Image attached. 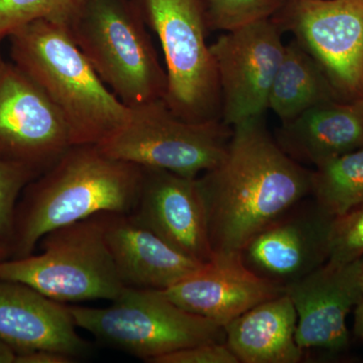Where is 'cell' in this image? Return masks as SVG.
Here are the masks:
<instances>
[{
  "label": "cell",
  "instance_id": "cell-12",
  "mask_svg": "<svg viewBox=\"0 0 363 363\" xmlns=\"http://www.w3.org/2000/svg\"><path fill=\"white\" fill-rule=\"evenodd\" d=\"M334 218L302 200L255 234L241 259L262 278L288 286L327 262Z\"/></svg>",
  "mask_w": 363,
  "mask_h": 363
},
{
  "label": "cell",
  "instance_id": "cell-25",
  "mask_svg": "<svg viewBox=\"0 0 363 363\" xmlns=\"http://www.w3.org/2000/svg\"><path fill=\"white\" fill-rule=\"evenodd\" d=\"M38 177L23 167L0 160V242L11 247L16 219V200Z\"/></svg>",
  "mask_w": 363,
  "mask_h": 363
},
{
  "label": "cell",
  "instance_id": "cell-1",
  "mask_svg": "<svg viewBox=\"0 0 363 363\" xmlns=\"http://www.w3.org/2000/svg\"><path fill=\"white\" fill-rule=\"evenodd\" d=\"M311 176L272 138L264 117L233 126L220 161L197 178L214 255H240L255 234L311 194Z\"/></svg>",
  "mask_w": 363,
  "mask_h": 363
},
{
  "label": "cell",
  "instance_id": "cell-22",
  "mask_svg": "<svg viewBox=\"0 0 363 363\" xmlns=\"http://www.w3.org/2000/svg\"><path fill=\"white\" fill-rule=\"evenodd\" d=\"M86 0H0V42L21 26L45 21L69 28Z\"/></svg>",
  "mask_w": 363,
  "mask_h": 363
},
{
  "label": "cell",
  "instance_id": "cell-30",
  "mask_svg": "<svg viewBox=\"0 0 363 363\" xmlns=\"http://www.w3.org/2000/svg\"><path fill=\"white\" fill-rule=\"evenodd\" d=\"M9 257H11V247L6 242H0V262L9 259Z\"/></svg>",
  "mask_w": 363,
  "mask_h": 363
},
{
  "label": "cell",
  "instance_id": "cell-24",
  "mask_svg": "<svg viewBox=\"0 0 363 363\" xmlns=\"http://www.w3.org/2000/svg\"><path fill=\"white\" fill-rule=\"evenodd\" d=\"M363 257V204L335 217L327 262L343 264Z\"/></svg>",
  "mask_w": 363,
  "mask_h": 363
},
{
  "label": "cell",
  "instance_id": "cell-7",
  "mask_svg": "<svg viewBox=\"0 0 363 363\" xmlns=\"http://www.w3.org/2000/svg\"><path fill=\"white\" fill-rule=\"evenodd\" d=\"M133 2L161 42L169 108L191 123L221 121L220 87L200 0Z\"/></svg>",
  "mask_w": 363,
  "mask_h": 363
},
{
  "label": "cell",
  "instance_id": "cell-15",
  "mask_svg": "<svg viewBox=\"0 0 363 363\" xmlns=\"http://www.w3.org/2000/svg\"><path fill=\"white\" fill-rule=\"evenodd\" d=\"M177 305L224 327L255 306L285 293V286L262 278L240 255H214L199 269L161 291Z\"/></svg>",
  "mask_w": 363,
  "mask_h": 363
},
{
  "label": "cell",
  "instance_id": "cell-32",
  "mask_svg": "<svg viewBox=\"0 0 363 363\" xmlns=\"http://www.w3.org/2000/svg\"><path fill=\"white\" fill-rule=\"evenodd\" d=\"M362 297H363V281H362ZM363 302V301H362Z\"/></svg>",
  "mask_w": 363,
  "mask_h": 363
},
{
  "label": "cell",
  "instance_id": "cell-28",
  "mask_svg": "<svg viewBox=\"0 0 363 363\" xmlns=\"http://www.w3.org/2000/svg\"><path fill=\"white\" fill-rule=\"evenodd\" d=\"M16 357V353L0 340V363H14Z\"/></svg>",
  "mask_w": 363,
  "mask_h": 363
},
{
  "label": "cell",
  "instance_id": "cell-10",
  "mask_svg": "<svg viewBox=\"0 0 363 363\" xmlns=\"http://www.w3.org/2000/svg\"><path fill=\"white\" fill-rule=\"evenodd\" d=\"M71 130L45 91L16 64L0 66V160L40 177L70 149Z\"/></svg>",
  "mask_w": 363,
  "mask_h": 363
},
{
  "label": "cell",
  "instance_id": "cell-6",
  "mask_svg": "<svg viewBox=\"0 0 363 363\" xmlns=\"http://www.w3.org/2000/svg\"><path fill=\"white\" fill-rule=\"evenodd\" d=\"M105 308L69 307L76 326L145 362L199 344L225 342L223 327L177 305L161 291L125 286Z\"/></svg>",
  "mask_w": 363,
  "mask_h": 363
},
{
  "label": "cell",
  "instance_id": "cell-11",
  "mask_svg": "<svg viewBox=\"0 0 363 363\" xmlns=\"http://www.w3.org/2000/svg\"><path fill=\"white\" fill-rule=\"evenodd\" d=\"M283 30L272 18L220 35L210 45L221 94V121L238 125L264 116L283 59Z\"/></svg>",
  "mask_w": 363,
  "mask_h": 363
},
{
  "label": "cell",
  "instance_id": "cell-23",
  "mask_svg": "<svg viewBox=\"0 0 363 363\" xmlns=\"http://www.w3.org/2000/svg\"><path fill=\"white\" fill-rule=\"evenodd\" d=\"M285 0H200L208 30L231 32L272 18Z\"/></svg>",
  "mask_w": 363,
  "mask_h": 363
},
{
  "label": "cell",
  "instance_id": "cell-8",
  "mask_svg": "<svg viewBox=\"0 0 363 363\" xmlns=\"http://www.w3.org/2000/svg\"><path fill=\"white\" fill-rule=\"evenodd\" d=\"M231 133L221 121H185L159 99L131 108L128 123L96 145L119 161L198 178L220 161Z\"/></svg>",
  "mask_w": 363,
  "mask_h": 363
},
{
  "label": "cell",
  "instance_id": "cell-19",
  "mask_svg": "<svg viewBox=\"0 0 363 363\" xmlns=\"http://www.w3.org/2000/svg\"><path fill=\"white\" fill-rule=\"evenodd\" d=\"M297 321L295 306L284 293L227 323L225 342L240 362H300L305 351L296 341Z\"/></svg>",
  "mask_w": 363,
  "mask_h": 363
},
{
  "label": "cell",
  "instance_id": "cell-18",
  "mask_svg": "<svg viewBox=\"0 0 363 363\" xmlns=\"http://www.w3.org/2000/svg\"><path fill=\"white\" fill-rule=\"evenodd\" d=\"M277 143L298 164L318 167L363 147V98L326 102L281 124Z\"/></svg>",
  "mask_w": 363,
  "mask_h": 363
},
{
  "label": "cell",
  "instance_id": "cell-5",
  "mask_svg": "<svg viewBox=\"0 0 363 363\" xmlns=\"http://www.w3.org/2000/svg\"><path fill=\"white\" fill-rule=\"evenodd\" d=\"M42 252L0 262V279L18 281L57 302L114 301L125 288L104 236V213L59 227Z\"/></svg>",
  "mask_w": 363,
  "mask_h": 363
},
{
  "label": "cell",
  "instance_id": "cell-29",
  "mask_svg": "<svg viewBox=\"0 0 363 363\" xmlns=\"http://www.w3.org/2000/svg\"><path fill=\"white\" fill-rule=\"evenodd\" d=\"M354 332L358 337L363 339V302L355 308Z\"/></svg>",
  "mask_w": 363,
  "mask_h": 363
},
{
  "label": "cell",
  "instance_id": "cell-16",
  "mask_svg": "<svg viewBox=\"0 0 363 363\" xmlns=\"http://www.w3.org/2000/svg\"><path fill=\"white\" fill-rule=\"evenodd\" d=\"M70 309L18 281L0 279V340L16 353L52 350L77 358L89 346Z\"/></svg>",
  "mask_w": 363,
  "mask_h": 363
},
{
  "label": "cell",
  "instance_id": "cell-27",
  "mask_svg": "<svg viewBox=\"0 0 363 363\" xmlns=\"http://www.w3.org/2000/svg\"><path fill=\"white\" fill-rule=\"evenodd\" d=\"M76 358L52 350H35L32 352L16 354L14 363H71Z\"/></svg>",
  "mask_w": 363,
  "mask_h": 363
},
{
  "label": "cell",
  "instance_id": "cell-31",
  "mask_svg": "<svg viewBox=\"0 0 363 363\" xmlns=\"http://www.w3.org/2000/svg\"><path fill=\"white\" fill-rule=\"evenodd\" d=\"M0 44H1V42H0ZM2 63H4V59L1 57V52H0V66H1Z\"/></svg>",
  "mask_w": 363,
  "mask_h": 363
},
{
  "label": "cell",
  "instance_id": "cell-17",
  "mask_svg": "<svg viewBox=\"0 0 363 363\" xmlns=\"http://www.w3.org/2000/svg\"><path fill=\"white\" fill-rule=\"evenodd\" d=\"M104 236L125 286L166 291L201 267L131 213H104Z\"/></svg>",
  "mask_w": 363,
  "mask_h": 363
},
{
  "label": "cell",
  "instance_id": "cell-26",
  "mask_svg": "<svg viewBox=\"0 0 363 363\" xmlns=\"http://www.w3.org/2000/svg\"><path fill=\"white\" fill-rule=\"evenodd\" d=\"M154 363H240L226 342L199 344L157 358Z\"/></svg>",
  "mask_w": 363,
  "mask_h": 363
},
{
  "label": "cell",
  "instance_id": "cell-20",
  "mask_svg": "<svg viewBox=\"0 0 363 363\" xmlns=\"http://www.w3.org/2000/svg\"><path fill=\"white\" fill-rule=\"evenodd\" d=\"M335 92L323 69L297 40L285 45L269 96V109L281 123H289L317 105L334 101Z\"/></svg>",
  "mask_w": 363,
  "mask_h": 363
},
{
  "label": "cell",
  "instance_id": "cell-14",
  "mask_svg": "<svg viewBox=\"0 0 363 363\" xmlns=\"http://www.w3.org/2000/svg\"><path fill=\"white\" fill-rule=\"evenodd\" d=\"M131 214L191 259L201 264L213 259L197 178L143 168L140 195Z\"/></svg>",
  "mask_w": 363,
  "mask_h": 363
},
{
  "label": "cell",
  "instance_id": "cell-3",
  "mask_svg": "<svg viewBox=\"0 0 363 363\" xmlns=\"http://www.w3.org/2000/svg\"><path fill=\"white\" fill-rule=\"evenodd\" d=\"M9 38L13 63L56 105L74 145H99L128 123L131 108L105 85L68 28L37 21Z\"/></svg>",
  "mask_w": 363,
  "mask_h": 363
},
{
  "label": "cell",
  "instance_id": "cell-2",
  "mask_svg": "<svg viewBox=\"0 0 363 363\" xmlns=\"http://www.w3.org/2000/svg\"><path fill=\"white\" fill-rule=\"evenodd\" d=\"M143 168L105 155L96 145H75L30 182L16 206L11 257L33 255L50 231L100 213H131Z\"/></svg>",
  "mask_w": 363,
  "mask_h": 363
},
{
  "label": "cell",
  "instance_id": "cell-21",
  "mask_svg": "<svg viewBox=\"0 0 363 363\" xmlns=\"http://www.w3.org/2000/svg\"><path fill=\"white\" fill-rule=\"evenodd\" d=\"M311 194L334 217L363 204V147L316 167L312 172Z\"/></svg>",
  "mask_w": 363,
  "mask_h": 363
},
{
  "label": "cell",
  "instance_id": "cell-9",
  "mask_svg": "<svg viewBox=\"0 0 363 363\" xmlns=\"http://www.w3.org/2000/svg\"><path fill=\"white\" fill-rule=\"evenodd\" d=\"M272 20L293 33L338 93L363 98V0H285Z\"/></svg>",
  "mask_w": 363,
  "mask_h": 363
},
{
  "label": "cell",
  "instance_id": "cell-13",
  "mask_svg": "<svg viewBox=\"0 0 363 363\" xmlns=\"http://www.w3.org/2000/svg\"><path fill=\"white\" fill-rule=\"evenodd\" d=\"M362 281L363 257L343 264L325 262L285 286L297 312L296 341L303 350L347 347L346 318L363 301Z\"/></svg>",
  "mask_w": 363,
  "mask_h": 363
},
{
  "label": "cell",
  "instance_id": "cell-4",
  "mask_svg": "<svg viewBox=\"0 0 363 363\" xmlns=\"http://www.w3.org/2000/svg\"><path fill=\"white\" fill-rule=\"evenodd\" d=\"M68 30L98 76L126 106L164 99L166 70L133 0H86Z\"/></svg>",
  "mask_w": 363,
  "mask_h": 363
}]
</instances>
